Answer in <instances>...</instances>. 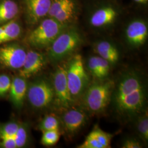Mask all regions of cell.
<instances>
[{"mask_svg": "<svg viewBox=\"0 0 148 148\" xmlns=\"http://www.w3.org/2000/svg\"><path fill=\"white\" fill-rule=\"evenodd\" d=\"M111 97L117 112L123 116L133 117L142 113L146 104V92L140 75L128 72L122 75Z\"/></svg>", "mask_w": 148, "mask_h": 148, "instance_id": "obj_1", "label": "cell"}, {"mask_svg": "<svg viewBox=\"0 0 148 148\" xmlns=\"http://www.w3.org/2000/svg\"><path fill=\"white\" fill-rule=\"evenodd\" d=\"M83 41L79 32L75 28H66L62 32L49 47L48 58L58 62L74 52Z\"/></svg>", "mask_w": 148, "mask_h": 148, "instance_id": "obj_2", "label": "cell"}, {"mask_svg": "<svg viewBox=\"0 0 148 148\" xmlns=\"http://www.w3.org/2000/svg\"><path fill=\"white\" fill-rule=\"evenodd\" d=\"M66 27V25L49 17L43 20L30 32L27 37V42L32 47H49Z\"/></svg>", "mask_w": 148, "mask_h": 148, "instance_id": "obj_3", "label": "cell"}, {"mask_svg": "<svg viewBox=\"0 0 148 148\" xmlns=\"http://www.w3.org/2000/svg\"><path fill=\"white\" fill-rule=\"evenodd\" d=\"M114 84L111 80L96 82L85 90L84 103L87 109L94 113L103 111L111 99Z\"/></svg>", "mask_w": 148, "mask_h": 148, "instance_id": "obj_4", "label": "cell"}, {"mask_svg": "<svg viewBox=\"0 0 148 148\" xmlns=\"http://www.w3.org/2000/svg\"><path fill=\"white\" fill-rule=\"evenodd\" d=\"M66 79L70 94L75 100L83 94L89 82L88 76L80 54L74 55L70 60L66 66Z\"/></svg>", "mask_w": 148, "mask_h": 148, "instance_id": "obj_5", "label": "cell"}, {"mask_svg": "<svg viewBox=\"0 0 148 148\" xmlns=\"http://www.w3.org/2000/svg\"><path fill=\"white\" fill-rule=\"evenodd\" d=\"M53 87L54 100L60 109L66 110L74 103L69 90L66 79V65H59L53 74Z\"/></svg>", "mask_w": 148, "mask_h": 148, "instance_id": "obj_6", "label": "cell"}, {"mask_svg": "<svg viewBox=\"0 0 148 148\" xmlns=\"http://www.w3.org/2000/svg\"><path fill=\"white\" fill-rule=\"evenodd\" d=\"M27 95L33 107L37 109L46 108L54 99L53 86L45 79H38L27 87Z\"/></svg>", "mask_w": 148, "mask_h": 148, "instance_id": "obj_7", "label": "cell"}, {"mask_svg": "<svg viewBox=\"0 0 148 148\" xmlns=\"http://www.w3.org/2000/svg\"><path fill=\"white\" fill-rule=\"evenodd\" d=\"M27 56V52L16 43L5 45L0 47V64L8 69H21Z\"/></svg>", "mask_w": 148, "mask_h": 148, "instance_id": "obj_8", "label": "cell"}, {"mask_svg": "<svg viewBox=\"0 0 148 148\" xmlns=\"http://www.w3.org/2000/svg\"><path fill=\"white\" fill-rule=\"evenodd\" d=\"M52 0H24L27 23L38 24L43 17L48 15Z\"/></svg>", "mask_w": 148, "mask_h": 148, "instance_id": "obj_9", "label": "cell"}, {"mask_svg": "<svg viewBox=\"0 0 148 148\" xmlns=\"http://www.w3.org/2000/svg\"><path fill=\"white\" fill-rule=\"evenodd\" d=\"M47 62L42 53L35 51L27 52L25 61L19 69V76L27 79L40 72L45 67Z\"/></svg>", "mask_w": 148, "mask_h": 148, "instance_id": "obj_10", "label": "cell"}, {"mask_svg": "<svg viewBox=\"0 0 148 148\" xmlns=\"http://www.w3.org/2000/svg\"><path fill=\"white\" fill-rule=\"evenodd\" d=\"M87 115L82 110L78 108H69L64 113L62 121L66 132L72 135L79 131L85 125Z\"/></svg>", "mask_w": 148, "mask_h": 148, "instance_id": "obj_11", "label": "cell"}, {"mask_svg": "<svg viewBox=\"0 0 148 148\" xmlns=\"http://www.w3.org/2000/svg\"><path fill=\"white\" fill-rule=\"evenodd\" d=\"M148 35V26L145 21L140 19H137L130 23L126 30L127 41L134 47L142 46L145 42Z\"/></svg>", "mask_w": 148, "mask_h": 148, "instance_id": "obj_12", "label": "cell"}, {"mask_svg": "<svg viewBox=\"0 0 148 148\" xmlns=\"http://www.w3.org/2000/svg\"><path fill=\"white\" fill-rule=\"evenodd\" d=\"M113 135L95 126L84 142L79 145V148H108L110 147L111 139Z\"/></svg>", "mask_w": 148, "mask_h": 148, "instance_id": "obj_13", "label": "cell"}, {"mask_svg": "<svg viewBox=\"0 0 148 148\" xmlns=\"http://www.w3.org/2000/svg\"><path fill=\"white\" fill-rule=\"evenodd\" d=\"M27 87L26 79L21 76L14 77L11 82L9 90L10 99L16 108L23 107L27 96Z\"/></svg>", "mask_w": 148, "mask_h": 148, "instance_id": "obj_14", "label": "cell"}, {"mask_svg": "<svg viewBox=\"0 0 148 148\" xmlns=\"http://www.w3.org/2000/svg\"><path fill=\"white\" fill-rule=\"evenodd\" d=\"M116 10L112 6H105L97 10L90 18L92 26L101 27L110 25L117 16Z\"/></svg>", "mask_w": 148, "mask_h": 148, "instance_id": "obj_15", "label": "cell"}, {"mask_svg": "<svg viewBox=\"0 0 148 148\" xmlns=\"http://www.w3.org/2000/svg\"><path fill=\"white\" fill-rule=\"evenodd\" d=\"M96 52L99 56L110 64L116 63L119 59V53L117 49L111 43L106 41H102L96 44Z\"/></svg>", "mask_w": 148, "mask_h": 148, "instance_id": "obj_16", "label": "cell"}, {"mask_svg": "<svg viewBox=\"0 0 148 148\" xmlns=\"http://www.w3.org/2000/svg\"><path fill=\"white\" fill-rule=\"evenodd\" d=\"M19 13V6L14 1H1L0 2V25L13 20Z\"/></svg>", "mask_w": 148, "mask_h": 148, "instance_id": "obj_17", "label": "cell"}, {"mask_svg": "<svg viewBox=\"0 0 148 148\" xmlns=\"http://www.w3.org/2000/svg\"><path fill=\"white\" fill-rule=\"evenodd\" d=\"M21 27L15 20L5 23L4 29L0 35V45L15 40L21 36Z\"/></svg>", "mask_w": 148, "mask_h": 148, "instance_id": "obj_18", "label": "cell"}, {"mask_svg": "<svg viewBox=\"0 0 148 148\" xmlns=\"http://www.w3.org/2000/svg\"><path fill=\"white\" fill-rule=\"evenodd\" d=\"M75 5L73 0H52L48 16L54 18L66 8Z\"/></svg>", "mask_w": 148, "mask_h": 148, "instance_id": "obj_19", "label": "cell"}, {"mask_svg": "<svg viewBox=\"0 0 148 148\" xmlns=\"http://www.w3.org/2000/svg\"><path fill=\"white\" fill-rule=\"evenodd\" d=\"M60 122L54 115L50 114L45 117L39 124L38 128L42 132L51 130H59Z\"/></svg>", "mask_w": 148, "mask_h": 148, "instance_id": "obj_20", "label": "cell"}, {"mask_svg": "<svg viewBox=\"0 0 148 148\" xmlns=\"http://www.w3.org/2000/svg\"><path fill=\"white\" fill-rule=\"evenodd\" d=\"M19 123L16 121L8 122L0 125V138L15 137Z\"/></svg>", "mask_w": 148, "mask_h": 148, "instance_id": "obj_21", "label": "cell"}, {"mask_svg": "<svg viewBox=\"0 0 148 148\" xmlns=\"http://www.w3.org/2000/svg\"><path fill=\"white\" fill-rule=\"evenodd\" d=\"M137 131L144 141L148 142V118L147 112L139 117L137 122Z\"/></svg>", "mask_w": 148, "mask_h": 148, "instance_id": "obj_22", "label": "cell"}, {"mask_svg": "<svg viewBox=\"0 0 148 148\" xmlns=\"http://www.w3.org/2000/svg\"><path fill=\"white\" fill-rule=\"evenodd\" d=\"M60 138L59 130H51L43 132L41 143L45 146H53L58 142Z\"/></svg>", "mask_w": 148, "mask_h": 148, "instance_id": "obj_23", "label": "cell"}, {"mask_svg": "<svg viewBox=\"0 0 148 148\" xmlns=\"http://www.w3.org/2000/svg\"><path fill=\"white\" fill-rule=\"evenodd\" d=\"M28 138V132L27 126L24 124H19L18 129L15 135V142L16 148H22L25 145Z\"/></svg>", "mask_w": 148, "mask_h": 148, "instance_id": "obj_24", "label": "cell"}, {"mask_svg": "<svg viewBox=\"0 0 148 148\" xmlns=\"http://www.w3.org/2000/svg\"><path fill=\"white\" fill-rule=\"evenodd\" d=\"M97 62L99 73V79H104L108 76L109 73L110 63L100 56H97Z\"/></svg>", "mask_w": 148, "mask_h": 148, "instance_id": "obj_25", "label": "cell"}, {"mask_svg": "<svg viewBox=\"0 0 148 148\" xmlns=\"http://www.w3.org/2000/svg\"><path fill=\"white\" fill-rule=\"evenodd\" d=\"M11 82V79L8 75H0V96H4L9 92Z\"/></svg>", "mask_w": 148, "mask_h": 148, "instance_id": "obj_26", "label": "cell"}, {"mask_svg": "<svg viewBox=\"0 0 148 148\" xmlns=\"http://www.w3.org/2000/svg\"><path fill=\"white\" fill-rule=\"evenodd\" d=\"M88 68L92 76L96 78L99 79V73L97 62V56H92L88 59Z\"/></svg>", "mask_w": 148, "mask_h": 148, "instance_id": "obj_27", "label": "cell"}, {"mask_svg": "<svg viewBox=\"0 0 148 148\" xmlns=\"http://www.w3.org/2000/svg\"><path fill=\"white\" fill-rule=\"evenodd\" d=\"M0 147L4 148H16L14 138H0Z\"/></svg>", "mask_w": 148, "mask_h": 148, "instance_id": "obj_28", "label": "cell"}, {"mask_svg": "<svg viewBox=\"0 0 148 148\" xmlns=\"http://www.w3.org/2000/svg\"><path fill=\"white\" fill-rule=\"evenodd\" d=\"M122 148H142V145L136 139H127L123 142Z\"/></svg>", "mask_w": 148, "mask_h": 148, "instance_id": "obj_29", "label": "cell"}, {"mask_svg": "<svg viewBox=\"0 0 148 148\" xmlns=\"http://www.w3.org/2000/svg\"><path fill=\"white\" fill-rule=\"evenodd\" d=\"M134 1H136V2L140 3H144L148 1V0H134Z\"/></svg>", "mask_w": 148, "mask_h": 148, "instance_id": "obj_30", "label": "cell"}, {"mask_svg": "<svg viewBox=\"0 0 148 148\" xmlns=\"http://www.w3.org/2000/svg\"><path fill=\"white\" fill-rule=\"evenodd\" d=\"M4 27H5V24L0 26V35L2 34V32H3V30L4 29Z\"/></svg>", "mask_w": 148, "mask_h": 148, "instance_id": "obj_31", "label": "cell"}]
</instances>
